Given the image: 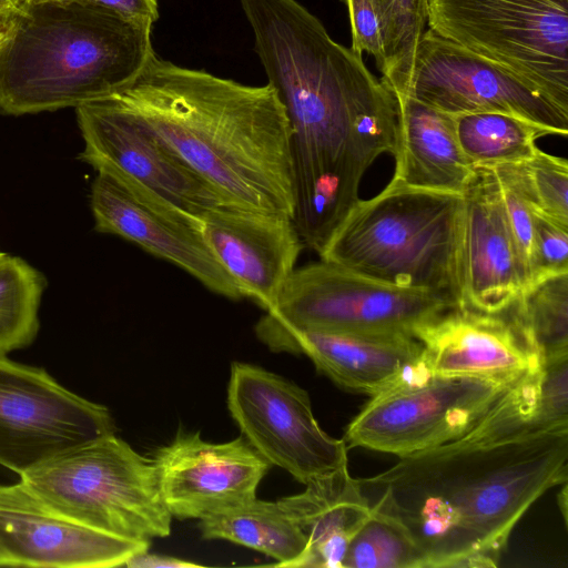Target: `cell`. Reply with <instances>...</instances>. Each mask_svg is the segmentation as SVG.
Returning a JSON list of instances; mask_svg holds the SVG:
<instances>
[{
    "label": "cell",
    "mask_w": 568,
    "mask_h": 568,
    "mask_svg": "<svg viewBox=\"0 0 568 568\" xmlns=\"http://www.w3.org/2000/svg\"><path fill=\"white\" fill-rule=\"evenodd\" d=\"M240 3L291 126L293 220L320 254L359 200L368 168L395 152L397 98L300 1Z\"/></svg>",
    "instance_id": "obj_1"
},
{
    "label": "cell",
    "mask_w": 568,
    "mask_h": 568,
    "mask_svg": "<svg viewBox=\"0 0 568 568\" xmlns=\"http://www.w3.org/2000/svg\"><path fill=\"white\" fill-rule=\"evenodd\" d=\"M568 428L491 443L459 439L357 479L371 509L395 520L427 568L496 567L519 519L568 478Z\"/></svg>",
    "instance_id": "obj_2"
},
{
    "label": "cell",
    "mask_w": 568,
    "mask_h": 568,
    "mask_svg": "<svg viewBox=\"0 0 568 568\" xmlns=\"http://www.w3.org/2000/svg\"><path fill=\"white\" fill-rule=\"evenodd\" d=\"M231 207L293 219L291 126L275 90L189 69L154 52L104 97Z\"/></svg>",
    "instance_id": "obj_3"
},
{
    "label": "cell",
    "mask_w": 568,
    "mask_h": 568,
    "mask_svg": "<svg viewBox=\"0 0 568 568\" xmlns=\"http://www.w3.org/2000/svg\"><path fill=\"white\" fill-rule=\"evenodd\" d=\"M0 113L78 108L130 82L154 53L153 23L78 2H24L7 17Z\"/></svg>",
    "instance_id": "obj_4"
},
{
    "label": "cell",
    "mask_w": 568,
    "mask_h": 568,
    "mask_svg": "<svg viewBox=\"0 0 568 568\" xmlns=\"http://www.w3.org/2000/svg\"><path fill=\"white\" fill-rule=\"evenodd\" d=\"M464 195L388 186L358 200L322 261L381 283L440 293L462 306Z\"/></svg>",
    "instance_id": "obj_5"
},
{
    "label": "cell",
    "mask_w": 568,
    "mask_h": 568,
    "mask_svg": "<svg viewBox=\"0 0 568 568\" xmlns=\"http://www.w3.org/2000/svg\"><path fill=\"white\" fill-rule=\"evenodd\" d=\"M19 476L50 508L84 527L138 541L170 534L172 515L153 459L115 433L60 450Z\"/></svg>",
    "instance_id": "obj_6"
},
{
    "label": "cell",
    "mask_w": 568,
    "mask_h": 568,
    "mask_svg": "<svg viewBox=\"0 0 568 568\" xmlns=\"http://www.w3.org/2000/svg\"><path fill=\"white\" fill-rule=\"evenodd\" d=\"M455 307L448 295L387 285L321 260L294 270L255 334L261 342L301 329L415 337Z\"/></svg>",
    "instance_id": "obj_7"
},
{
    "label": "cell",
    "mask_w": 568,
    "mask_h": 568,
    "mask_svg": "<svg viewBox=\"0 0 568 568\" xmlns=\"http://www.w3.org/2000/svg\"><path fill=\"white\" fill-rule=\"evenodd\" d=\"M440 37L568 110V0H426Z\"/></svg>",
    "instance_id": "obj_8"
},
{
    "label": "cell",
    "mask_w": 568,
    "mask_h": 568,
    "mask_svg": "<svg viewBox=\"0 0 568 568\" xmlns=\"http://www.w3.org/2000/svg\"><path fill=\"white\" fill-rule=\"evenodd\" d=\"M227 407L248 444L271 465L306 484L347 467V445L317 423L308 394L260 366L234 362Z\"/></svg>",
    "instance_id": "obj_9"
},
{
    "label": "cell",
    "mask_w": 568,
    "mask_h": 568,
    "mask_svg": "<svg viewBox=\"0 0 568 568\" xmlns=\"http://www.w3.org/2000/svg\"><path fill=\"white\" fill-rule=\"evenodd\" d=\"M513 383L433 374L371 397L344 442L399 458L440 446L467 434Z\"/></svg>",
    "instance_id": "obj_10"
},
{
    "label": "cell",
    "mask_w": 568,
    "mask_h": 568,
    "mask_svg": "<svg viewBox=\"0 0 568 568\" xmlns=\"http://www.w3.org/2000/svg\"><path fill=\"white\" fill-rule=\"evenodd\" d=\"M115 433L110 410L45 369L0 354V465L22 474L70 446Z\"/></svg>",
    "instance_id": "obj_11"
},
{
    "label": "cell",
    "mask_w": 568,
    "mask_h": 568,
    "mask_svg": "<svg viewBox=\"0 0 568 568\" xmlns=\"http://www.w3.org/2000/svg\"><path fill=\"white\" fill-rule=\"evenodd\" d=\"M452 115L501 112L567 136L568 110L496 63L429 28L417 43L405 93Z\"/></svg>",
    "instance_id": "obj_12"
},
{
    "label": "cell",
    "mask_w": 568,
    "mask_h": 568,
    "mask_svg": "<svg viewBox=\"0 0 568 568\" xmlns=\"http://www.w3.org/2000/svg\"><path fill=\"white\" fill-rule=\"evenodd\" d=\"M90 206L97 232L118 235L138 244L150 254L184 270L219 295L242 298L209 248L200 217L114 172H97L91 184Z\"/></svg>",
    "instance_id": "obj_13"
},
{
    "label": "cell",
    "mask_w": 568,
    "mask_h": 568,
    "mask_svg": "<svg viewBox=\"0 0 568 568\" xmlns=\"http://www.w3.org/2000/svg\"><path fill=\"white\" fill-rule=\"evenodd\" d=\"M75 110L84 142L79 160L97 172L125 175L200 219L214 207L227 206L184 162L105 99L88 102Z\"/></svg>",
    "instance_id": "obj_14"
},
{
    "label": "cell",
    "mask_w": 568,
    "mask_h": 568,
    "mask_svg": "<svg viewBox=\"0 0 568 568\" xmlns=\"http://www.w3.org/2000/svg\"><path fill=\"white\" fill-rule=\"evenodd\" d=\"M152 459L163 501L179 519H202L255 498L271 466L244 436L211 443L183 430Z\"/></svg>",
    "instance_id": "obj_15"
},
{
    "label": "cell",
    "mask_w": 568,
    "mask_h": 568,
    "mask_svg": "<svg viewBox=\"0 0 568 568\" xmlns=\"http://www.w3.org/2000/svg\"><path fill=\"white\" fill-rule=\"evenodd\" d=\"M149 546L63 517L21 481L0 485V566L118 567Z\"/></svg>",
    "instance_id": "obj_16"
},
{
    "label": "cell",
    "mask_w": 568,
    "mask_h": 568,
    "mask_svg": "<svg viewBox=\"0 0 568 568\" xmlns=\"http://www.w3.org/2000/svg\"><path fill=\"white\" fill-rule=\"evenodd\" d=\"M204 240L242 297L271 311L305 247L287 215L217 206L201 217Z\"/></svg>",
    "instance_id": "obj_17"
},
{
    "label": "cell",
    "mask_w": 568,
    "mask_h": 568,
    "mask_svg": "<svg viewBox=\"0 0 568 568\" xmlns=\"http://www.w3.org/2000/svg\"><path fill=\"white\" fill-rule=\"evenodd\" d=\"M262 343L275 353L306 355L339 387L371 397L433 375L423 344L408 335L301 329Z\"/></svg>",
    "instance_id": "obj_18"
},
{
    "label": "cell",
    "mask_w": 568,
    "mask_h": 568,
    "mask_svg": "<svg viewBox=\"0 0 568 568\" xmlns=\"http://www.w3.org/2000/svg\"><path fill=\"white\" fill-rule=\"evenodd\" d=\"M464 195L462 306L506 312L526 287L500 189L493 169L475 165Z\"/></svg>",
    "instance_id": "obj_19"
},
{
    "label": "cell",
    "mask_w": 568,
    "mask_h": 568,
    "mask_svg": "<svg viewBox=\"0 0 568 568\" xmlns=\"http://www.w3.org/2000/svg\"><path fill=\"white\" fill-rule=\"evenodd\" d=\"M415 337L434 375L511 383L540 364L508 310L487 314L455 307Z\"/></svg>",
    "instance_id": "obj_20"
},
{
    "label": "cell",
    "mask_w": 568,
    "mask_h": 568,
    "mask_svg": "<svg viewBox=\"0 0 568 568\" xmlns=\"http://www.w3.org/2000/svg\"><path fill=\"white\" fill-rule=\"evenodd\" d=\"M396 98L395 170L387 185L463 194L475 168L459 145L454 115L408 95Z\"/></svg>",
    "instance_id": "obj_21"
},
{
    "label": "cell",
    "mask_w": 568,
    "mask_h": 568,
    "mask_svg": "<svg viewBox=\"0 0 568 568\" xmlns=\"http://www.w3.org/2000/svg\"><path fill=\"white\" fill-rule=\"evenodd\" d=\"M277 500L306 536L296 567L342 568L347 547L372 509L348 468L317 477Z\"/></svg>",
    "instance_id": "obj_22"
},
{
    "label": "cell",
    "mask_w": 568,
    "mask_h": 568,
    "mask_svg": "<svg viewBox=\"0 0 568 568\" xmlns=\"http://www.w3.org/2000/svg\"><path fill=\"white\" fill-rule=\"evenodd\" d=\"M564 428H568V355L540 361L458 439L491 443Z\"/></svg>",
    "instance_id": "obj_23"
},
{
    "label": "cell",
    "mask_w": 568,
    "mask_h": 568,
    "mask_svg": "<svg viewBox=\"0 0 568 568\" xmlns=\"http://www.w3.org/2000/svg\"><path fill=\"white\" fill-rule=\"evenodd\" d=\"M203 539H224L263 552L290 567L303 554L307 539L277 501L256 497L236 507L200 519Z\"/></svg>",
    "instance_id": "obj_24"
},
{
    "label": "cell",
    "mask_w": 568,
    "mask_h": 568,
    "mask_svg": "<svg viewBox=\"0 0 568 568\" xmlns=\"http://www.w3.org/2000/svg\"><path fill=\"white\" fill-rule=\"evenodd\" d=\"M459 145L475 165L529 160L539 138L551 133L530 121L501 112L454 115Z\"/></svg>",
    "instance_id": "obj_25"
},
{
    "label": "cell",
    "mask_w": 568,
    "mask_h": 568,
    "mask_svg": "<svg viewBox=\"0 0 568 568\" xmlns=\"http://www.w3.org/2000/svg\"><path fill=\"white\" fill-rule=\"evenodd\" d=\"M508 311L540 361L568 355V272L530 284Z\"/></svg>",
    "instance_id": "obj_26"
},
{
    "label": "cell",
    "mask_w": 568,
    "mask_h": 568,
    "mask_svg": "<svg viewBox=\"0 0 568 568\" xmlns=\"http://www.w3.org/2000/svg\"><path fill=\"white\" fill-rule=\"evenodd\" d=\"M44 275L20 256L0 254V354L28 347L36 339Z\"/></svg>",
    "instance_id": "obj_27"
},
{
    "label": "cell",
    "mask_w": 568,
    "mask_h": 568,
    "mask_svg": "<svg viewBox=\"0 0 568 568\" xmlns=\"http://www.w3.org/2000/svg\"><path fill=\"white\" fill-rule=\"evenodd\" d=\"M384 48L383 80L403 95L413 69L415 50L427 23L426 0H374Z\"/></svg>",
    "instance_id": "obj_28"
},
{
    "label": "cell",
    "mask_w": 568,
    "mask_h": 568,
    "mask_svg": "<svg viewBox=\"0 0 568 568\" xmlns=\"http://www.w3.org/2000/svg\"><path fill=\"white\" fill-rule=\"evenodd\" d=\"M342 568H427L408 534L388 516L372 509L352 538Z\"/></svg>",
    "instance_id": "obj_29"
},
{
    "label": "cell",
    "mask_w": 568,
    "mask_h": 568,
    "mask_svg": "<svg viewBox=\"0 0 568 568\" xmlns=\"http://www.w3.org/2000/svg\"><path fill=\"white\" fill-rule=\"evenodd\" d=\"M487 165L493 169L500 189L527 287L532 283L534 209L537 206L527 164L519 161Z\"/></svg>",
    "instance_id": "obj_30"
},
{
    "label": "cell",
    "mask_w": 568,
    "mask_h": 568,
    "mask_svg": "<svg viewBox=\"0 0 568 568\" xmlns=\"http://www.w3.org/2000/svg\"><path fill=\"white\" fill-rule=\"evenodd\" d=\"M526 164L537 206L568 224V161L538 148Z\"/></svg>",
    "instance_id": "obj_31"
},
{
    "label": "cell",
    "mask_w": 568,
    "mask_h": 568,
    "mask_svg": "<svg viewBox=\"0 0 568 568\" xmlns=\"http://www.w3.org/2000/svg\"><path fill=\"white\" fill-rule=\"evenodd\" d=\"M565 272H568V224L536 206L534 209L532 283Z\"/></svg>",
    "instance_id": "obj_32"
},
{
    "label": "cell",
    "mask_w": 568,
    "mask_h": 568,
    "mask_svg": "<svg viewBox=\"0 0 568 568\" xmlns=\"http://www.w3.org/2000/svg\"><path fill=\"white\" fill-rule=\"evenodd\" d=\"M347 7L352 32V49L375 58L382 72L385 67V48L381 21L374 0H343Z\"/></svg>",
    "instance_id": "obj_33"
},
{
    "label": "cell",
    "mask_w": 568,
    "mask_h": 568,
    "mask_svg": "<svg viewBox=\"0 0 568 568\" xmlns=\"http://www.w3.org/2000/svg\"><path fill=\"white\" fill-rule=\"evenodd\" d=\"M24 2H78L98 6L134 20L154 23L159 18L158 0H22Z\"/></svg>",
    "instance_id": "obj_34"
},
{
    "label": "cell",
    "mask_w": 568,
    "mask_h": 568,
    "mask_svg": "<svg viewBox=\"0 0 568 568\" xmlns=\"http://www.w3.org/2000/svg\"><path fill=\"white\" fill-rule=\"evenodd\" d=\"M124 566L130 568H192L197 564L176 557L150 554L148 550L133 555Z\"/></svg>",
    "instance_id": "obj_35"
},
{
    "label": "cell",
    "mask_w": 568,
    "mask_h": 568,
    "mask_svg": "<svg viewBox=\"0 0 568 568\" xmlns=\"http://www.w3.org/2000/svg\"><path fill=\"white\" fill-rule=\"evenodd\" d=\"M21 3L22 0H0V17L10 16Z\"/></svg>",
    "instance_id": "obj_36"
},
{
    "label": "cell",
    "mask_w": 568,
    "mask_h": 568,
    "mask_svg": "<svg viewBox=\"0 0 568 568\" xmlns=\"http://www.w3.org/2000/svg\"><path fill=\"white\" fill-rule=\"evenodd\" d=\"M562 489L558 495L559 508L561 509L565 523H567V481L562 484Z\"/></svg>",
    "instance_id": "obj_37"
},
{
    "label": "cell",
    "mask_w": 568,
    "mask_h": 568,
    "mask_svg": "<svg viewBox=\"0 0 568 568\" xmlns=\"http://www.w3.org/2000/svg\"><path fill=\"white\" fill-rule=\"evenodd\" d=\"M7 31H8L7 17H0V48L6 39Z\"/></svg>",
    "instance_id": "obj_38"
},
{
    "label": "cell",
    "mask_w": 568,
    "mask_h": 568,
    "mask_svg": "<svg viewBox=\"0 0 568 568\" xmlns=\"http://www.w3.org/2000/svg\"><path fill=\"white\" fill-rule=\"evenodd\" d=\"M0 254H1V252H0Z\"/></svg>",
    "instance_id": "obj_39"
}]
</instances>
